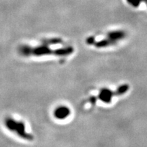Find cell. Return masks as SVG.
Returning <instances> with one entry per match:
<instances>
[{
	"label": "cell",
	"mask_w": 147,
	"mask_h": 147,
	"mask_svg": "<svg viewBox=\"0 0 147 147\" xmlns=\"http://www.w3.org/2000/svg\"><path fill=\"white\" fill-rule=\"evenodd\" d=\"M18 52L25 57H49L61 61L70 57L74 53V49L62 38L53 37L44 38L35 46L22 45L18 48Z\"/></svg>",
	"instance_id": "cell-1"
},
{
	"label": "cell",
	"mask_w": 147,
	"mask_h": 147,
	"mask_svg": "<svg viewBox=\"0 0 147 147\" xmlns=\"http://www.w3.org/2000/svg\"><path fill=\"white\" fill-rule=\"evenodd\" d=\"M129 90L127 84H122L115 87L105 86L99 88L90 94L83 102V106L93 108L98 105H110L117 98L123 96Z\"/></svg>",
	"instance_id": "cell-2"
},
{
	"label": "cell",
	"mask_w": 147,
	"mask_h": 147,
	"mask_svg": "<svg viewBox=\"0 0 147 147\" xmlns=\"http://www.w3.org/2000/svg\"><path fill=\"white\" fill-rule=\"evenodd\" d=\"M127 36V33L123 30H113L105 34L94 35L86 39V44L95 49H106L115 47L123 41Z\"/></svg>",
	"instance_id": "cell-3"
},
{
	"label": "cell",
	"mask_w": 147,
	"mask_h": 147,
	"mask_svg": "<svg viewBox=\"0 0 147 147\" xmlns=\"http://www.w3.org/2000/svg\"><path fill=\"white\" fill-rule=\"evenodd\" d=\"M4 125L9 131L25 140L31 141L34 140V136L27 131L26 125L23 121L16 120L12 117H8L4 119Z\"/></svg>",
	"instance_id": "cell-4"
},
{
	"label": "cell",
	"mask_w": 147,
	"mask_h": 147,
	"mask_svg": "<svg viewBox=\"0 0 147 147\" xmlns=\"http://www.w3.org/2000/svg\"><path fill=\"white\" fill-rule=\"evenodd\" d=\"M71 109L68 106L65 105H59L53 110V115L56 120L64 121L71 116Z\"/></svg>",
	"instance_id": "cell-5"
},
{
	"label": "cell",
	"mask_w": 147,
	"mask_h": 147,
	"mask_svg": "<svg viewBox=\"0 0 147 147\" xmlns=\"http://www.w3.org/2000/svg\"><path fill=\"white\" fill-rule=\"evenodd\" d=\"M126 1L130 5L135 8L138 7L141 3H144L147 6V0H126Z\"/></svg>",
	"instance_id": "cell-6"
}]
</instances>
